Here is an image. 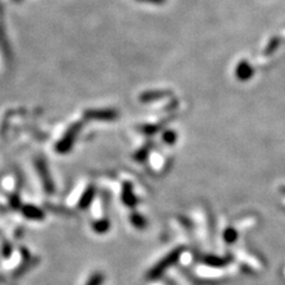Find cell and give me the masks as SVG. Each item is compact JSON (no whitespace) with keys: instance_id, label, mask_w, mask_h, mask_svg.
Segmentation results:
<instances>
[{"instance_id":"1","label":"cell","mask_w":285,"mask_h":285,"mask_svg":"<svg viewBox=\"0 0 285 285\" xmlns=\"http://www.w3.org/2000/svg\"><path fill=\"white\" fill-rule=\"evenodd\" d=\"M184 246H178L171 252H169L162 260H159L158 263L150 270L149 273H147V278H149L150 281H156V279L161 278L163 273L167 271L168 269H170L173 265H175L177 261H178L182 253L184 252Z\"/></svg>"},{"instance_id":"2","label":"cell","mask_w":285,"mask_h":285,"mask_svg":"<svg viewBox=\"0 0 285 285\" xmlns=\"http://www.w3.org/2000/svg\"><path fill=\"white\" fill-rule=\"evenodd\" d=\"M86 117L88 119H97V120H114L118 118V112L114 109H92L86 112Z\"/></svg>"},{"instance_id":"3","label":"cell","mask_w":285,"mask_h":285,"mask_svg":"<svg viewBox=\"0 0 285 285\" xmlns=\"http://www.w3.org/2000/svg\"><path fill=\"white\" fill-rule=\"evenodd\" d=\"M80 129H81V124L80 123L72 125L71 129H69L68 133H67L65 138H63L62 141H61V142H60V145H59V150L60 151H62V152H66V151H68L69 149H71L72 142H74L75 137L77 136V133H78V131H80Z\"/></svg>"},{"instance_id":"4","label":"cell","mask_w":285,"mask_h":285,"mask_svg":"<svg viewBox=\"0 0 285 285\" xmlns=\"http://www.w3.org/2000/svg\"><path fill=\"white\" fill-rule=\"evenodd\" d=\"M171 95H173V93L170 91H161V89H157V91H147L142 93V94L139 95V101L144 104H149L152 103V101H157L161 100V99L171 97Z\"/></svg>"},{"instance_id":"5","label":"cell","mask_w":285,"mask_h":285,"mask_svg":"<svg viewBox=\"0 0 285 285\" xmlns=\"http://www.w3.org/2000/svg\"><path fill=\"white\" fill-rule=\"evenodd\" d=\"M121 200L127 207L135 208L138 203L135 191H133V187L130 182H125L123 184V193H121Z\"/></svg>"},{"instance_id":"6","label":"cell","mask_w":285,"mask_h":285,"mask_svg":"<svg viewBox=\"0 0 285 285\" xmlns=\"http://www.w3.org/2000/svg\"><path fill=\"white\" fill-rule=\"evenodd\" d=\"M202 263L211 267H225L232 261V258L228 257H217L213 254H206L201 258Z\"/></svg>"},{"instance_id":"7","label":"cell","mask_w":285,"mask_h":285,"mask_svg":"<svg viewBox=\"0 0 285 285\" xmlns=\"http://www.w3.org/2000/svg\"><path fill=\"white\" fill-rule=\"evenodd\" d=\"M253 72H254V71H253L252 66L245 60L239 62V65L235 68V76L240 81L249 80L253 76Z\"/></svg>"},{"instance_id":"8","label":"cell","mask_w":285,"mask_h":285,"mask_svg":"<svg viewBox=\"0 0 285 285\" xmlns=\"http://www.w3.org/2000/svg\"><path fill=\"white\" fill-rule=\"evenodd\" d=\"M130 219H131V223H132V225L135 226L136 228H138V229H144L145 227H146V225H147V222H146V220H145V217L142 216V215L138 214V213H133L130 216Z\"/></svg>"},{"instance_id":"9","label":"cell","mask_w":285,"mask_h":285,"mask_svg":"<svg viewBox=\"0 0 285 285\" xmlns=\"http://www.w3.org/2000/svg\"><path fill=\"white\" fill-rule=\"evenodd\" d=\"M94 194H95V190L94 188H88L86 190V193L83 194V196L81 197V201H80V207L81 208H87L89 205H91L93 197H94Z\"/></svg>"},{"instance_id":"10","label":"cell","mask_w":285,"mask_h":285,"mask_svg":"<svg viewBox=\"0 0 285 285\" xmlns=\"http://www.w3.org/2000/svg\"><path fill=\"white\" fill-rule=\"evenodd\" d=\"M109 226H110L109 221L107 219H103V220L97 221V222L93 225V229H94L97 233L103 234V233H106V232H108Z\"/></svg>"},{"instance_id":"11","label":"cell","mask_w":285,"mask_h":285,"mask_svg":"<svg viewBox=\"0 0 285 285\" xmlns=\"http://www.w3.org/2000/svg\"><path fill=\"white\" fill-rule=\"evenodd\" d=\"M151 146H152V145L150 144H146L145 145V146H142L141 150L138 151V152L136 153L135 155V159L136 161H138V162H144L145 159L147 158V156H149V152H150V150H151Z\"/></svg>"},{"instance_id":"12","label":"cell","mask_w":285,"mask_h":285,"mask_svg":"<svg viewBox=\"0 0 285 285\" xmlns=\"http://www.w3.org/2000/svg\"><path fill=\"white\" fill-rule=\"evenodd\" d=\"M223 239H225L227 244L235 243L238 239V232L235 231L233 227H229V228L226 229L225 233H223Z\"/></svg>"},{"instance_id":"13","label":"cell","mask_w":285,"mask_h":285,"mask_svg":"<svg viewBox=\"0 0 285 285\" xmlns=\"http://www.w3.org/2000/svg\"><path fill=\"white\" fill-rule=\"evenodd\" d=\"M279 44H281V38H279V37H272V39L270 40L269 44L266 45V49H265V51H264V54L265 55L273 54V52L278 49Z\"/></svg>"},{"instance_id":"14","label":"cell","mask_w":285,"mask_h":285,"mask_svg":"<svg viewBox=\"0 0 285 285\" xmlns=\"http://www.w3.org/2000/svg\"><path fill=\"white\" fill-rule=\"evenodd\" d=\"M105 281V276L101 272H95L91 276L86 285H103Z\"/></svg>"},{"instance_id":"15","label":"cell","mask_w":285,"mask_h":285,"mask_svg":"<svg viewBox=\"0 0 285 285\" xmlns=\"http://www.w3.org/2000/svg\"><path fill=\"white\" fill-rule=\"evenodd\" d=\"M176 139H177V135L175 131H165V132L163 133V141L165 142V144L174 145L175 144Z\"/></svg>"},{"instance_id":"16","label":"cell","mask_w":285,"mask_h":285,"mask_svg":"<svg viewBox=\"0 0 285 285\" xmlns=\"http://www.w3.org/2000/svg\"><path fill=\"white\" fill-rule=\"evenodd\" d=\"M159 129H161V125H144L141 127V131L146 136H153Z\"/></svg>"},{"instance_id":"17","label":"cell","mask_w":285,"mask_h":285,"mask_svg":"<svg viewBox=\"0 0 285 285\" xmlns=\"http://www.w3.org/2000/svg\"><path fill=\"white\" fill-rule=\"evenodd\" d=\"M138 2H145V4H152V5H163L167 2V0H136Z\"/></svg>"},{"instance_id":"18","label":"cell","mask_w":285,"mask_h":285,"mask_svg":"<svg viewBox=\"0 0 285 285\" xmlns=\"http://www.w3.org/2000/svg\"><path fill=\"white\" fill-rule=\"evenodd\" d=\"M281 191H282V193H283V194H285V187L282 188V189H281Z\"/></svg>"}]
</instances>
